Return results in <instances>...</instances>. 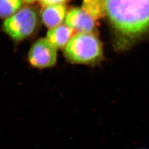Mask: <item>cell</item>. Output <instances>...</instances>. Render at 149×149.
Wrapping results in <instances>:
<instances>
[{
    "mask_svg": "<svg viewBox=\"0 0 149 149\" xmlns=\"http://www.w3.org/2000/svg\"><path fill=\"white\" fill-rule=\"evenodd\" d=\"M95 19L82 9L74 8L66 17V26L80 33H90L95 27Z\"/></svg>",
    "mask_w": 149,
    "mask_h": 149,
    "instance_id": "5",
    "label": "cell"
},
{
    "mask_svg": "<svg viewBox=\"0 0 149 149\" xmlns=\"http://www.w3.org/2000/svg\"><path fill=\"white\" fill-rule=\"evenodd\" d=\"M66 13V8L63 5L48 6L42 12V21L46 27L52 29L63 22Z\"/></svg>",
    "mask_w": 149,
    "mask_h": 149,
    "instance_id": "6",
    "label": "cell"
},
{
    "mask_svg": "<svg viewBox=\"0 0 149 149\" xmlns=\"http://www.w3.org/2000/svg\"><path fill=\"white\" fill-rule=\"evenodd\" d=\"M37 23L36 11L28 7L22 8L3 23L5 32L15 40H21L34 32Z\"/></svg>",
    "mask_w": 149,
    "mask_h": 149,
    "instance_id": "3",
    "label": "cell"
},
{
    "mask_svg": "<svg viewBox=\"0 0 149 149\" xmlns=\"http://www.w3.org/2000/svg\"><path fill=\"white\" fill-rule=\"evenodd\" d=\"M74 29L61 25L52 28L48 32L47 39L56 48H64L74 36Z\"/></svg>",
    "mask_w": 149,
    "mask_h": 149,
    "instance_id": "7",
    "label": "cell"
},
{
    "mask_svg": "<svg viewBox=\"0 0 149 149\" xmlns=\"http://www.w3.org/2000/svg\"><path fill=\"white\" fill-rule=\"evenodd\" d=\"M40 3L44 7L48 6L63 5L68 0H39Z\"/></svg>",
    "mask_w": 149,
    "mask_h": 149,
    "instance_id": "10",
    "label": "cell"
},
{
    "mask_svg": "<svg viewBox=\"0 0 149 149\" xmlns=\"http://www.w3.org/2000/svg\"><path fill=\"white\" fill-rule=\"evenodd\" d=\"M28 59L31 65L36 68L53 66L56 62V48L47 39H40L32 45L28 54Z\"/></svg>",
    "mask_w": 149,
    "mask_h": 149,
    "instance_id": "4",
    "label": "cell"
},
{
    "mask_svg": "<svg viewBox=\"0 0 149 149\" xmlns=\"http://www.w3.org/2000/svg\"><path fill=\"white\" fill-rule=\"evenodd\" d=\"M82 10L94 19H98L106 12L105 0H84Z\"/></svg>",
    "mask_w": 149,
    "mask_h": 149,
    "instance_id": "8",
    "label": "cell"
},
{
    "mask_svg": "<svg viewBox=\"0 0 149 149\" xmlns=\"http://www.w3.org/2000/svg\"><path fill=\"white\" fill-rule=\"evenodd\" d=\"M65 54L68 59L75 63H93L101 57V44L90 33H79L67 44Z\"/></svg>",
    "mask_w": 149,
    "mask_h": 149,
    "instance_id": "2",
    "label": "cell"
},
{
    "mask_svg": "<svg viewBox=\"0 0 149 149\" xmlns=\"http://www.w3.org/2000/svg\"><path fill=\"white\" fill-rule=\"evenodd\" d=\"M21 5V0H0V17L7 18L12 16Z\"/></svg>",
    "mask_w": 149,
    "mask_h": 149,
    "instance_id": "9",
    "label": "cell"
},
{
    "mask_svg": "<svg viewBox=\"0 0 149 149\" xmlns=\"http://www.w3.org/2000/svg\"><path fill=\"white\" fill-rule=\"evenodd\" d=\"M23 1L26 2H27V3H32V2L36 1V0H23Z\"/></svg>",
    "mask_w": 149,
    "mask_h": 149,
    "instance_id": "11",
    "label": "cell"
},
{
    "mask_svg": "<svg viewBox=\"0 0 149 149\" xmlns=\"http://www.w3.org/2000/svg\"><path fill=\"white\" fill-rule=\"evenodd\" d=\"M107 13L113 26L129 37L149 28V0H105Z\"/></svg>",
    "mask_w": 149,
    "mask_h": 149,
    "instance_id": "1",
    "label": "cell"
}]
</instances>
